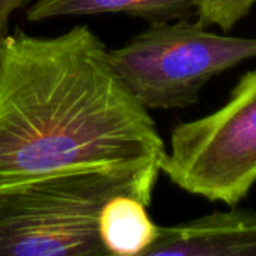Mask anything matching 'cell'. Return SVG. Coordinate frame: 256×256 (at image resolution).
<instances>
[{
  "mask_svg": "<svg viewBox=\"0 0 256 256\" xmlns=\"http://www.w3.org/2000/svg\"><path fill=\"white\" fill-rule=\"evenodd\" d=\"M156 122L116 77L86 26L0 41V187L40 178L158 164Z\"/></svg>",
  "mask_w": 256,
  "mask_h": 256,
  "instance_id": "obj_1",
  "label": "cell"
},
{
  "mask_svg": "<svg viewBox=\"0 0 256 256\" xmlns=\"http://www.w3.org/2000/svg\"><path fill=\"white\" fill-rule=\"evenodd\" d=\"M162 166L70 172L0 187V256H113L104 212L118 196L152 198Z\"/></svg>",
  "mask_w": 256,
  "mask_h": 256,
  "instance_id": "obj_2",
  "label": "cell"
},
{
  "mask_svg": "<svg viewBox=\"0 0 256 256\" xmlns=\"http://www.w3.org/2000/svg\"><path fill=\"white\" fill-rule=\"evenodd\" d=\"M256 58V38L214 34L200 23H152L108 52L120 83L146 110L194 104L216 76Z\"/></svg>",
  "mask_w": 256,
  "mask_h": 256,
  "instance_id": "obj_3",
  "label": "cell"
},
{
  "mask_svg": "<svg viewBox=\"0 0 256 256\" xmlns=\"http://www.w3.org/2000/svg\"><path fill=\"white\" fill-rule=\"evenodd\" d=\"M180 188L229 206L256 182V68L244 74L224 106L176 125L162 162Z\"/></svg>",
  "mask_w": 256,
  "mask_h": 256,
  "instance_id": "obj_4",
  "label": "cell"
},
{
  "mask_svg": "<svg viewBox=\"0 0 256 256\" xmlns=\"http://www.w3.org/2000/svg\"><path fill=\"white\" fill-rule=\"evenodd\" d=\"M133 256H256V211H216L175 226H158Z\"/></svg>",
  "mask_w": 256,
  "mask_h": 256,
  "instance_id": "obj_5",
  "label": "cell"
},
{
  "mask_svg": "<svg viewBox=\"0 0 256 256\" xmlns=\"http://www.w3.org/2000/svg\"><path fill=\"white\" fill-rule=\"evenodd\" d=\"M198 0H35L28 8L29 22L59 17L128 14L152 23L182 20L196 12Z\"/></svg>",
  "mask_w": 256,
  "mask_h": 256,
  "instance_id": "obj_6",
  "label": "cell"
},
{
  "mask_svg": "<svg viewBox=\"0 0 256 256\" xmlns=\"http://www.w3.org/2000/svg\"><path fill=\"white\" fill-rule=\"evenodd\" d=\"M256 0H198V23L202 26H218L229 32L238 22L250 14Z\"/></svg>",
  "mask_w": 256,
  "mask_h": 256,
  "instance_id": "obj_7",
  "label": "cell"
},
{
  "mask_svg": "<svg viewBox=\"0 0 256 256\" xmlns=\"http://www.w3.org/2000/svg\"><path fill=\"white\" fill-rule=\"evenodd\" d=\"M35 0H0V41L8 35L11 16L28 5H32Z\"/></svg>",
  "mask_w": 256,
  "mask_h": 256,
  "instance_id": "obj_8",
  "label": "cell"
}]
</instances>
